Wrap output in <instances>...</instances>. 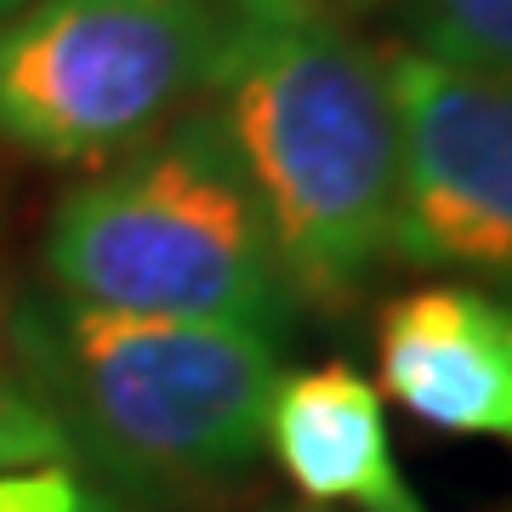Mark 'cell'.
I'll use <instances>...</instances> for the list:
<instances>
[{
	"mask_svg": "<svg viewBox=\"0 0 512 512\" xmlns=\"http://www.w3.org/2000/svg\"><path fill=\"white\" fill-rule=\"evenodd\" d=\"M205 109L234 143L296 296L348 308L393 262L399 234L387 52L330 0H228V52Z\"/></svg>",
	"mask_w": 512,
	"mask_h": 512,
	"instance_id": "1",
	"label": "cell"
},
{
	"mask_svg": "<svg viewBox=\"0 0 512 512\" xmlns=\"http://www.w3.org/2000/svg\"><path fill=\"white\" fill-rule=\"evenodd\" d=\"M18 382L126 495L228 490L262 461L285 336L251 325L103 313L35 296L6 313Z\"/></svg>",
	"mask_w": 512,
	"mask_h": 512,
	"instance_id": "2",
	"label": "cell"
},
{
	"mask_svg": "<svg viewBox=\"0 0 512 512\" xmlns=\"http://www.w3.org/2000/svg\"><path fill=\"white\" fill-rule=\"evenodd\" d=\"M40 256L52 296L80 308L251 325L268 336H291L302 313L274 228L211 109L183 114L69 188Z\"/></svg>",
	"mask_w": 512,
	"mask_h": 512,
	"instance_id": "3",
	"label": "cell"
},
{
	"mask_svg": "<svg viewBox=\"0 0 512 512\" xmlns=\"http://www.w3.org/2000/svg\"><path fill=\"white\" fill-rule=\"evenodd\" d=\"M228 0H29L0 18V143L109 165L211 103Z\"/></svg>",
	"mask_w": 512,
	"mask_h": 512,
	"instance_id": "4",
	"label": "cell"
},
{
	"mask_svg": "<svg viewBox=\"0 0 512 512\" xmlns=\"http://www.w3.org/2000/svg\"><path fill=\"white\" fill-rule=\"evenodd\" d=\"M399 234L393 256L512 302V74L393 46Z\"/></svg>",
	"mask_w": 512,
	"mask_h": 512,
	"instance_id": "5",
	"label": "cell"
},
{
	"mask_svg": "<svg viewBox=\"0 0 512 512\" xmlns=\"http://www.w3.org/2000/svg\"><path fill=\"white\" fill-rule=\"evenodd\" d=\"M376 393L433 433L512 444V302L433 279L376 313Z\"/></svg>",
	"mask_w": 512,
	"mask_h": 512,
	"instance_id": "6",
	"label": "cell"
},
{
	"mask_svg": "<svg viewBox=\"0 0 512 512\" xmlns=\"http://www.w3.org/2000/svg\"><path fill=\"white\" fill-rule=\"evenodd\" d=\"M262 456L285 473L302 507L427 512V501L399 473L376 382L342 359L279 370L262 416Z\"/></svg>",
	"mask_w": 512,
	"mask_h": 512,
	"instance_id": "7",
	"label": "cell"
},
{
	"mask_svg": "<svg viewBox=\"0 0 512 512\" xmlns=\"http://www.w3.org/2000/svg\"><path fill=\"white\" fill-rule=\"evenodd\" d=\"M0 512H126L114 478L18 376L0 382Z\"/></svg>",
	"mask_w": 512,
	"mask_h": 512,
	"instance_id": "8",
	"label": "cell"
},
{
	"mask_svg": "<svg viewBox=\"0 0 512 512\" xmlns=\"http://www.w3.org/2000/svg\"><path fill=\"white\" fill-rule=\"evenodd\" d=\"M404 52L512 74V0H382Z\"/></svg>",
	"mask_w": 512,
	"mask_h": 512,
	"instance_id": "9",
	"label": "cell"
},
{
	"mask_svg": "<svg viewBox=\"0 0 512 512\" xmlns=\"http://www.w3.org/2000/svg\"><path fill=\"white\" fill-rule=\"evenodd\" d=\"M12 370H6V302H0V382H6Z\"/></svg>",
	"mask_w": 512,
	"mask_h": 512,
	"instance_id": "10",
	"label": "cell"
},
{
	"mask_svg": "<svg viewBox=\"0 0 512 512\" xmlns=\"http://www.w3.org/2000/svg\"><path fill=\"white\" fill-rule=\"evenodd\" d=\"M29 0H0V18H12V12H23Z\"/></svg>",
	"mask_w": 512,
	"mask_h": 512,
	"instance_id": "11",
	"label": "cell"
},
{
	"mask_svg": "<svg viewBox=\"0 0 512 512\" xmlns=\"http://www.w3.org/2000/svg\"><path fill=\"white\" fill-rule=\"evenodd\" d=\"M268 512H330V507H302V501H296V507H268Z\"/></svg>",
	"mask_w": 512,
	"mask_h": 512,
	"instance_id": "12",
	"label": "cell"
}]
</instances>
